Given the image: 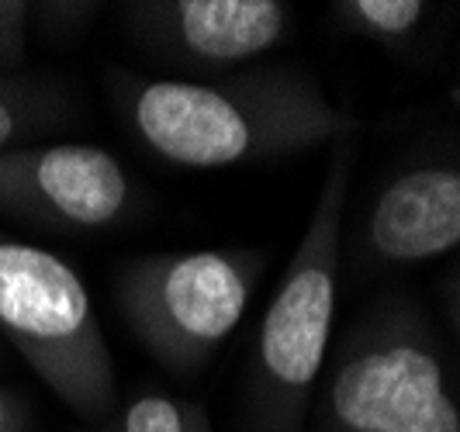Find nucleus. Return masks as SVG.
Returning a JSON list of instances; mask_svg holds the SVG:
<instances>
[{
    "mask_svg": "<svg viewBox=\"0 0 460 432\" xmlns=\"http://www.w3.org/2000/svg\"><path fill=\"white\" fill-rule=\"evenodd\" d=\"M111 97L153 156L190 170L295 156L353 132L319 80L291 63H253L211 80H138L115 69Z\"/></svg>",
    "mask_w": 460,
    "mask_h": 432,
    "instance_id": "obj_1",
    "label": "nucleus"
},
{
    "mask_svg": "<svg viewBox=\"0 0 460 432\" xmlns=\"http://www.w3.org/2000/svg\"><path fill=\"white\" fill-rule=\"evenodd\" d=\"M357 166L353 132L332 142L323 190L298 250L280 277L274 301L260 322L253 357L256 432H301L329 353L336 315V284L343 256V222Z\"/></svg>",
    "mask_w": 460,
    "mask_h": 432,
    "instance_id": "obj_2",
    "label": "nucleus"
},
{
    "mask_svg": "<svg viewBox=\"0 0 460 432\" xmlns=\"http://www.w3.org/2000/svg\"><path fill=\"white\" fill-rule=\"evenodd\" d=\"M315 398L319 432H460L437 339L402 297L370 308L336 342Z\"/></svg>",
    "mask_w": 460,
    "mask_h": 432,
    "instance_id": "obj_3",
    "label": "nucleus"
},
{
    "mask_svg": "<svg viewBox=\"0 0 460 432\" xmlns=\"http://www.w3.org/2000/svg\"><path fill=\"white\" fill-rule=\"evenodd\" d=\"M0 332L35 377L87 422L115 409V360L93 301L63 256L0 232Z\"/></svg>",
    "mask_w": 460,
    "mask_h": 432,
    "instance_id": "obj_4",
    "label": "nucleus"
},
{
    "mask_svg": "<svg viewBox=\"0 0 460 432\" xmlns=\"http://www.w3.org/2000/svg\"><path fill=\"white\" fill-rule=\"evenodd\" d=\"M260 270V250L136 256L115 273L118 312L163 370L190 377L243 322Z\"/></svg>",
    "mask_w": 460,
    "mask_h": 432,
    "instance_id": "obj_5",
    "label": "nucleus"
},
{
    "mask_svg": "<svg viewBox=\"0 0 460 432\" xmlns=\"http://www.w3.org/2000/svg\"><path fill=\"white\" fill-rule=\"evenodd\" d=\"M136 207L128 170L101 145L52 142L0 153V215L52 235L121 225Z\"/></svg>",
    "mask_w": 460,
    "mask_h": 432,
    "instance_id": "obj_6",
    "label": "nucleus"
},
{
    "mask_svg": "<svg viewBox=\"0 0 460 432\" xmlns=\"http://www.w3.org/2000/svg\"><path fill=\"white\" fill-rule=\"evenodd\" d=\"M118 11L132 42L181 69V80H211L253 66L280 46L295 7L280 0H132Z\"/></svg>",
    "mask_w": 460,
    "mask_h": 432,
    "instance_id": "obj_7",
    "label": "nucleus"
},
{
    "mask_svg": "<svg viewBox=\"0 0 460 432\" xmlns=\"http://www.w3.org/2000/svg\"><path fill=\"white\" fill-rule=\"evenodd\" d=\"M364 256L381 267L437 260L460 246V153L412 163L385 183L360 228Z\"/></svg>",
    "mask_w": 460,
    "mask_h": 432,
    "instance_id": "obj_8",
    "label": "nucleus"
},
{
    "mask_svg": "<svg viewBox=\"0 0 460 432\" xmlns=\"http://www.w3.org/2000/svg\"><path fill=\"white\" fill-rule=\"evenodd\" d=\"M73 93L59 80L11 73L0 76V153L31 145V138L63 132L73 125Z\"/></svg>",
    "mask_w": 460,
    "mask_h": 432,
    "instance_id": "obj_9",
    "label": "nucleus"
},
{
    "mask_svg": "<svg viewBox=\"0 0 460 432\" xmlns=\"http://www.w3.org/2000/svg\"><path fill=\"white\" fill-rule=\"evenodd\" d=\"M91 432H215L201 401H184L173 394H142L115 415L101 419Z\"/></svg>",
    "mask_w": 460,
    "mask_h": 432,
    "instance_id": "obj_10",
    "label": "nucleus"
},
{
    "mask_svg": "<svg viewBox=\"0 0 460 432\" xmlns=\"http://www.w3.org/2000/svg\"><path fill=\"white\" fill-rule=\"evenodd\" d=\"M426 14H429V4L422 0H340L336 4V22L346 31L381 46L405 42Z\"/></svg>",
    "mask_w": 460,
    "mask_h": 432,
    "instance_id": "obj_11",
    "label": "nucleus"
},
{
    "mask_svg": "<svg viewBox=\"0 0 460 432\" xmlns=\"http://www.w3.org/2000/svg\"><path fill=\"white\" fill-rule=\"evenodd\" d=\"M101 4L87 0H46V4H31V18L28 24L46 39V42H69L76 35L87 31V24L97 18Z\"/></svg>",
    "mask_w": 460,
    "mask_h": 432,
    "instance_id": "obj_12",
    "label": "nucleus"
},
{
    "mask_svg": "<svg viewBox=\"0 0 460 432\" xmlns=\"http://www.w3.org/2000/svg\"><path fill=\"white\" fill-rule=\"evenodd\" d=\"M28 18L31 4L28 0H0V76L18 73L28 52Z\"/></svg>",
    "mask_w": 460,
    "mask_h": 432,
    "instance_id": "obj_13",
    "label": "nucleus"
},
{
    "mask_svg": "<svg viewBox=\"0 0 460 432\" xmlns=\"http://www.w3.org/2000/svg\"><path fill=\"white\" fill-rule=\"evenodd\" d=\"M0 432H31L28 405L7 387H0Z\"/></svg>",
    "mask_w": 460,
    "mask_h": 432,
    "instance_id": "obj_14",
    "label": "nucleus"
},
{
    "mask_svg": "<svg viewBox=\"0 0 460 432\" xmlns=\"http://www.w3.org/2000/svg\"><path fill=\"white\" fill-rule=\"evenodd\" d=\"M447 308L454 315V325H457V336H460V267L450 273V284H447Z\"/></svg>",
    "mask_w": 460,
    "mask_h": 432,
    "instance_id": "obj_15",
    "label": "nucleus"
}]
</instances>
